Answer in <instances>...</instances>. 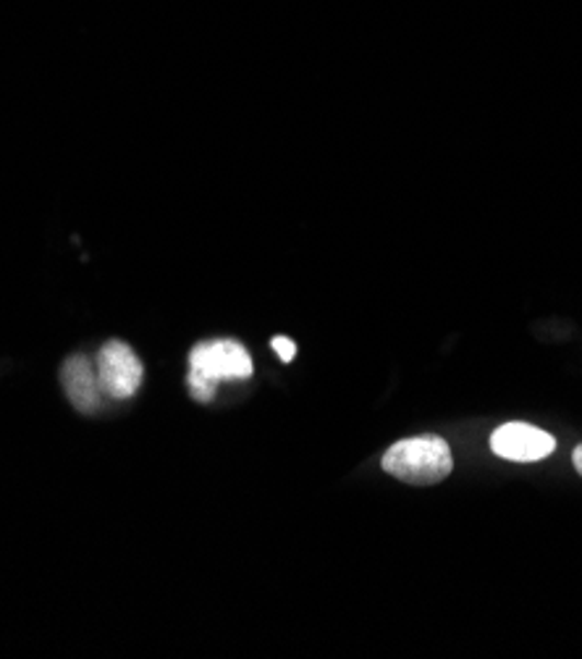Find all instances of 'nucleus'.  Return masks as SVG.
I'll return each instance as SVG.
<instances>
[{
    "label": "nucleus",
    "mask_w": 582,
    "mask_h": 659,
    "mask_svg": "<svg viewBox=\"0 0 582 659\" xmlns=\"http://www.w3.org/2000/svg\"><path fill=\"white\" fill-rule=\"evenodd\" d=\"M271 344H273V350L278 352V357L284 363H292L294 355H297V344H294L289 337H273Z\"/></svg>",
    "instance_id": "6"
},
{
    "label": "nucleus",
    "mask_w": 582,
    "mask_h": 659,
    "mask_svg": "<svg viewBox=\"0 0 582 659\" xmlns=\"http://www.w3.org/2000/svg\"><path fill=\"white\" fill-rule=\"evenodd\" d=\"M491 450L504 461L535 463L544 461L557 450V439L530 423H504L501 429L493 431Z\"/></svg>",
    "instance_id": "4"
},
{
    "label": "nucleus",
    "mask_w": 582,
    "mask_h": 659,
    "mask_svg": "<svg viewBox=\"0 0 582 659\" xmlns=\"http://www.w3.org/2000/svg\"><path fill=\"white\" fill-rule=\"evenodd\" d=\"M95 371H98L100 391L113 399L134 397L145 378L142 361L134 355L129 344L118 342V339H113V342L103 344V348L98 350Z\"/></svg>",
    "instance_id": "3"
},
{
    "label": "nucleus",
    "mask_w": 582,
    "mask_h": 659,
    "mask_svg": "<svg viewBox=\"0 0 582 659\" xmlns=\"http://www.w3.org/2000/svg\"><path fill=\"white\" fill-rule=\"evenodd\" d=\"M380 465L388 476L410 486H433L449 478L454 461L449 444L441 436H414L391 444Z\"/></svg>",
    "instance_id": "2"
},
{
    "label": "nucleus",
    "mask_w": 582,
    "mask_h": 659,
    "mask_svg": "<svg viewBox=\"0 0 582 659\" xmlns=\"http://www.w3.org/2000/svg\"><path fill=\"white\" fill-rule=\"evenodd\" d=\"M572 463H574V468H578V473L582 476V444L578 450H574V455H572Z\"/></svg>",
    "instance_id": "7"
},
{
    "label": "nucleus",
    "mask_w": 582,
    "mask_h": 659,
    "mask_svg": "<svg viewBox=\"0 0 582 659\" xmlns=\"http://www.w3.org/2000/svg\"><path fill=\"white\" fill-rule=\"evenodd\" d=\"M61 382L66 389V397L71 399V405L84 416L95 412L100 408V384L98 371L87 355H71L61 368Z\"/></svg>",
    "instance_id": "5"
},
{
    "label": "nucleus",
    "mask_w": 582,
    "mask_h": 659,
    "mask_svg": "<svg viewBox=\"0 0 582 659\" xmlns=\"http://www.w3.org/2000/svg\"><path fill=\"white\" fill-rule=\"evenodd\" d=\"M250 352L237 339H218V342H199L190 352V376L186 386L197 402H210L216 397L220 382H244L252 376Z\"/></svg>",
    "instance_id": "1"
}]
</instances>
